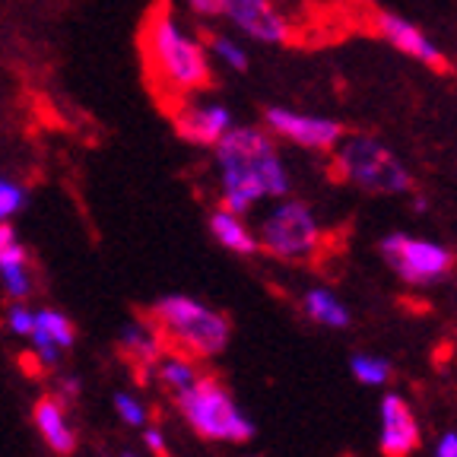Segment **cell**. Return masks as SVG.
Wrapping results in <instances>:
<instances>
[{
	"mask_svg": "<svg viewBox=\"0 0 457 457\" xmlns=\"http://www.w3.org/2000/svg\"><path fill=\"white\" fill-rule=\"evenodd\" d=\"M32 334L45 337V340H51L54 346H61V350H71L73 343H77V328H73L71 318H67L64 312H57V308H36V330H32Z\"/></svg>",
	"mask_w": 457,
	"mask_h": 457,
	"instance_id": "19",
	"label": "cell"
},
{
	"mask_svg": "<svg viewBox=\"0 0 457 457\" xmlns=\"http://www.w3.org/2000/svg\"><path fill=\"white\" fill-rule=\"evenodd\" d=\"M248 457H261V454H248Z\"/></svg>",
	"mask_w": 457,
	"mask_h": 457,
	"instance_id": "31",
	"label": "cell"
},
{
	"mask_svg": "<svg viewBox=\"0 0 457 457\" xmlns=\"http://www.w3.org/2000/svg\"><path fill=\"white\" fill-rule=\"evenodd\" d=\"M222 207L245 216L261 200L289 197V169L264 128H232L213 146Z\"/></svg>",
	"mask_w": 457,
	"mask_h": 457,
	"instance_id": "1",
	"label": "cell"
},
{
	"mask_svg": "<svg viewBox=\"0 0 457 457\" xmlns=\"http://www.w3.org/2000/svg\"><path fill=\"white\" fill-rule=\"evenodd\" d=\"M228 0H187V10L200 20H220L226 13Z\"/></svg>",
	"mask_w": 457,
	"mask_h": 457,
	"instance_id": "27",
	"label": "cell"
},
{
	"mask_svg": "<svg viewBox=\"0 0 457 457\" xmlns=\"http://www.w3.org/2000/svg\"><path fill=\"white\" fill-rule=\"evenodd\" d=\"M264 130L270 137H283V140L295 143L302 150H318V153L337 150V143L343 140L340 121L321 118V114H302L283 105L264 108Z\"/></svg>",
	"mask_w": 457,
	"mask_h": 457,
	"instance_id": "8",
	"label": "cell"
},
{
	"mask_svg": "<svg viewBox=\"0 0 457 457\" xmlns=\"http://www.w3.org/2000/svg\"><path fill=\"white\" fill-rule=\"evenodd\" d=\"M378 445L387 457H407L420 448V420L407 397L385 394L381 397V436Z\"/></svg>",
	"mask_w": 457,
	"mask_h": 457,
	"instance_id": "12",
	"label": "cell"
},
{
	"mask_svg": "<svg viewBox=\"0 0 457 457\" xmlns=\"http://www.w3.org/2000/svg\"><path fill=\"white\" fill-rule=\"evenodd\" d=\"M375 26H378V32L394 45V48L403 51V54L413 57V61H420V64H428V67H442L445 64V57H442V51H438V45L432 42V38H428L420 26H413L410 20H403V16L378 13V16H375Z\"/></svg>",
	"mask_w": 457,
	"mask_h": 457,
	"instance_id": "14",
	"label": "cell"
},
{
	"mask_svg": "<svg viewBox=\"0 0 457 457\" xmlns=\"http://www.w3.org/2000/svg\"><path fill=\"white\" fill-rule=\"evenodd\" d=\"M79 394H83V381H79L77 375H57L54 378V397L61 400V403L73 407L79 400Z\"/></svg>",
	"mask_w": 457,
	"mask_h": 457,
	"instance_id": "25",
	"label": "cell"
},
{
	"mask_svg": "<svg viewBox=\"0 0 457 457\" xmlns=\"http://www.w3.org/2000/svg\"><path fill=\"white\" fill-rule=\"evenodd\" d=\"M181 410V420L191 426L194 436L207 442L242 445L254 438V420L236 403L228 387L213 375H200L187 391L175 394Z\"/></svg>",
	"mask_w": 457,
	"mask_h": 457,
	"instance_id": "4",
	"label": "cell"
},
{
	"mask_svg": "<svg viewBox=\"0 0 457 457\" xmlns=\"http://www.w3.org/2000/svg\"><path fill=\"white\" fill-rule=\"evenodd\" d=\"M436 457H457V432H445L436 442Z\"/></svg>",
	"mask_w": 457,
	"mask_h": 457,
	"instance_id": "28",
	"label": "cell"
},
{
	"mask_svg": "<svg viewBox=\"0 0 457 457\" xmlns=\"http://www.w3.org/2000/svg\"><path fill=\"white\" fill-rule=\"evenodd\" d=\"M32 422H36V432L42 436V442L57 457H67L77 451V428H73L71 413H67V403H61L54 394H45V397L36 400Z\"/></svg>",
	"mask_w": 457,
	"mask_h": 457,
	"instance_id": "15",
	"label": "cell"
},
{
	"mask_svg": "<svg viewBox=\"0 0 457 457\" xmlns=\"http://www.w3.org/2000/svg\"><path fill=\"white\" fill-rule=\"evenodd\" d=\"M121 457H140L137 451H121Z\"/></svg>",
	"mask_w": 457,
	"mask_h": 457,
	"instance_id": "30",
	"label": "cell"
},
{
	"mask_svg": "<svg viewBox=\"0 0 457 457\" xmlns=\"http://www.w3.org/2000/svg\"><path fill=\"white\" fill-rule=\"evenodd\" d=\"M302 308H305V314L314 324H321V328H330V330L350 328V321H353L350 308L343 305L340 295L330 293L328 286H312V289L302 295Z\"/></svg>",
	"mask_w": 457,
	"mask_h": 457,
	"instance_id": "17",
	"label": "cell"
},
{
	"mask_svg": "<svg viewBox=\"0 0 457 457\" xmlns=\"http://www.w3.org/2000/svg\"><path fill=\"white\" fill-rule=\"evenodd\" d=\"M337 171L343 181L356 185L359 191L369 194H407L413 179H410L407 165L400 162L397 153L387 143L375 137H346L337 143L334 153Z\"/></svg>",
	"mask_w": 457,
	"mask_h": 457,
	"instance_id": "5",
	"label": "cell"
},
{
	"mask_svg": "<svg viewBox=\"0 0 457 457\" xmlns=\"http://www.w3.org/2000/svg\"><path fill=\"white\" fill-rule=\"evenodd\" d=\"M210 232H213V238L222 248L238 257H251L261 251L254 228L245 222V216L232 213V210H226V207H216L213 213H210Z\"/></svg>",
	"mask_w": 457,
	"mask_h": 457,
	"instance_id": "16",
	"label": "cell"
},
{
	"mask_svg": "<svg viewBox=\"0 0 457 457\" xmlns=\"http://www.w3.org/2000/svg\"><path fill=\"white\" fill-rule=\"evenodd\" d=\"M200 375H204V371H200L197 359L185 356V353H179V350H165L162 359L156 362L153 381H159L169 394H181V391H187Z\"/></svg>",
	"mask_w": 457,
	"mask_h": 457,
	"instance_id": "18",
	"label": "cell"
},
{
	"mask_svg": "<svg viewBox=\"0 0 457 457\" xmlns=\"http://www.w3.org/2000/svg\"><path fill=\"white\" fill-rule=\"evenodd\" d=\"M381 254L400 279L413 286L436 283V279L448 277V270L454 267V254L445 245L413 238L407 232H391L387 238H381Z\"/></svg>",
	"mask_w": 457,
	"mask_h": 457,
	"instance_id": "7",
	"label": "cell"
},
{
	"mask_svg": "<svg viewBox=\"0 0 457 457\" xmlns=\"http://www.w3.org/2000/svg\"><path fill=\"white\" fill-rule=\"evenodd\" d=\"M4 324H7V330L13 337L29 340V334L36 330V308H29L26 302H13L7 308V314H4Z\"/></svg>",
	"mask_w": 457,
	"mask_h": 457,
	"instance_id": "24",
	"label": "cell"
},
{
	"mask_svg": "<svg viewBox=\"0 0 457 457\" xmlns=\"http://www.w3.org/2000/svg\"><path fill=\"white\" fill-rule=\"evenodd\" d=\"M204 48H207V54L213 57V61H220L222 67H228V71H236V73H245L251 64L245 45L236 42L232 36H222V32H210Z\"/></svg>",
	"mask_w": 457,
	"mask_h": 457,
	"instance_id": "20",
	"label": "cell"
},
{
	"mask_svg": "<svg viewBox=\"0 0 457 457\" xmlns=\"http://www.w3.org/2000/svg\"><path fill=\"white\" fill-rule=\"evenodd\" d=\"M0 286L10 302H26L36 289L29 270V251L10 222H0Z\"/></svg>",
	"mask_w": 457,
	"mask_h": 457,
	"instance_id": "13",
	"label": "cell"
},
{
	"mask_svg": "<svg viewBox=\"0 0 457 457\" xmlns=\"http://www.w3.org/2000/svg\"><path fill=\"white\" fill-rule=\"evenodd\" d=\"M413 210H416V213H426V197H416L413 200Z\"/></svg>",
	"mask_w": 457,
	"mask_h": 457,
	"instance_id": "29",
	"label": "cell"
},
{
	"mask_svg": "<svg viewBox=\"0 0 457 457\" xmlns=\"http://www.w3.org/2000/svg\"><path fill=\"white\" fill-rule=\"evenodd\" d=\"M118 350H121V356L128 359V365L134 369L137 381H140V385H150L156 362L162 359V353L169 350V346H165L156 324H153L146 314H140V318L124 321L121 334H118Z\"/></svg>",
	"mask_w": 457,
	"mask_h": 457,
	"instance_id": "11",
	"label": "cell"
},
{
	"mask_svg": "<svg viewBox=\"0 0 457 457\" xmlns=\"http://www.w3.org/2000/svg\"><path fill=\"white\" fill-rule=\"evenodd\" d=\"M232 128L236 118L222 102H181L175 108V130L194 146H216Z\"/></svg>",
	"mask_w": 457,
	"mask_h": 457,
	"instance_id": "10",
	"label": "cell"
},
{
	"mask_svg": "<svg viewBox=\"0 0 457 457\" xmlns=\"http://www.w3.org/2000/svg\"><path fill=\"white\" fill-rule=\"evenodd\" d=\"M26 200H29V194L20 181L0 175V222H10L16 213H22Z\"/></svg>",
	"mask_w": 457,
	"mask_h": 457,
	"instance_id": "23",
	"label": "cell"
},
{
	"mask_svg": "<svg viewBox=\"0 0 457 457\" xmlns=\"http://www.w3.org/2000/svg\"><path fill=\"white\" fill-rule=\"evenodd\" d=\"M140 436H143V445H146V451H150L153 457H169V438H165L162 428H159V426H143Z\"/></svg>",
	"mask_w": 457,
	"mask_h": 457,
	"instance_id": "26",
	"label": "cell"
},
{
	"mask_svg": "<svg viewBox=\"0 0 457 457\" xmlns=\"http://www.w3.org/2000/svg\"><path fill=\"white\" fill-rule=\"evenodd\" d=\"M143 57L146 71L156 83L162 99H179V105L191 93L210 86V54L200 38H194L169 4H156L143 22Z\"/></svg>",
	"mask_w": 457,
	"mask_h": 457,
	"instance_id": "2",
	"label": "cell"
},
{
	"mask_svg": "<svg viewBox=\"0 0 457 457\" xmlns=\"http://www.w3.org/2000/svg\"><path fill=\"white\" fill-rule=\"evenodd\" d=\"M112 403H114V413H118V420H121L128 428H137V432H140L143 426H150V410H146V403H143L137 394L114 391Z\"/></svg>",
	"mask_w": 457,
	"mask_h": 457,
	"instance_id": "22",
	"label": "cell"
},
{
	"mask_svg": "<svg viewBox=\"0 0 457 457\" xmlns=\"http://www.w3.org/2000/svg\"><path fill=\"white\" fill-rule=\"evenodd\" d=\"M257 245L279 261H308L321 248V222L305 200L279 197L257 226Z\"/></svg>",
	"mask_w": 457,
	"mask_h": 457,
	"instance_id": "6",
	"label": "cell"
},
{
	"mask_svg": "<svg viewBox=\"0 0 457 457\" xmlns=\"http://www.w3.org/2000/svg\"><path fill=\"white\" fill-rule=\"evenodd\" d=\"M146 318L159 328L169 350H179L191 359L220 356L232 340V321L226 314L185 293L159 295Z\"/></svg>",
	"mask_w": 457,
	"mask_h": 457,
	"instance_id": "3",
	"label": "cell"
},
{
	"mask_svg": "<svg viewBox=\"0 0 457 457\" xmlns=\"http://www.w3.org/2000/svg\"><path fill=\"white\" fill-rule=\"evenodd\" d=\"M350 371L353 378L365 387H385L394 375V365L385 356H375V353H356L350 359Z\"/></svg>",
	"mask_w": 457,
	"mask_h": 457,
	"instance_id": "21",
	"label": "cell"
},
{
	"mask_svg": "<svg viewBox=\"0 0 457 457\" xmlns=\"http://www.w3.org/2000/svg\"><path fill=\"white\" fill-rule=\"evenodd\" d=\"M222 16L228 20V26H236L242 36L261 45H286L293 36V26L273 0H228Z\"/></svg>",
	"mask_w": 457,
	"mask_h": 457,
	"instance_id": "9",
	"label": "cell"
}]
</instances>
